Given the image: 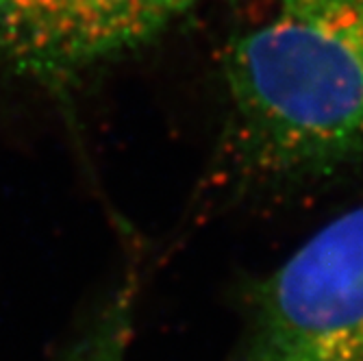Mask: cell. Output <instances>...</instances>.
Segmentation results:
<instances>
[{"label":"cell","mask_w":363,"mask_h":361,"mask_svg":"<svg viewBox=\"0 0 363 361\" xmlns=\"http://www.w3.org/2000/svg\"><path fill=\"white\" fill-rule=\"evenodd\" d=\"M133 326V285L124 283L68 344L59 361H124Z\"/></svg>","instance_id":"4"},{"label":"cell","mask_w":363,"mask_h":361,"mask_svg":"<svg viewBox=\"0 0 363 361\" xmlns=\"http://www.w3.org/2000/svg\"><path fill=\"white\" fill-rule=\"evenodd\" d=\"M224 79L230 144L263 181L333 174L363 152V0H250Z\"/></svg>","instance_id":"1"},{"label":"cell","mask_w":363,"mask_h":361,"mask_svg":"<svg viewBox=\"0 0 363 361\" xmlns=\"http://www.w3.org/2000/svg\"><path fill=\"white\" fill-rule=\"evenodd\" d=\"M235 361H363V207L255 285Z\"/></svg>","instance_id":"2"},{"label":"cell","mask_w":363,"mask_h":361,"mask_svg":"<svg viewBox=\"0 0 363 361\" xmlns=\"http://www.w3.org/2000/svg\"><path fill=\"white\" fill-rule=\"evenodd\" d=\"M201 0H0V68L63 96L155 42Z\"/></svg>","instance_id":"3"}]
</instances>
